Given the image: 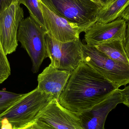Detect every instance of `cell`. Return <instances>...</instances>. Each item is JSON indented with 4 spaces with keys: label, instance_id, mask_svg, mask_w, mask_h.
Segmentation results:
<instances>
[{
    "label": "cell",
    "instance_id": "1",
    "mask_svg": "<svg viewBox=\"0 0 129 129\" xmlns=\"http://www.w3.org/2000/svg\"><path fill=\"white\" fill-rule=\"evenodd\" d=\"M117 89L82 61L71 73L57 100L63 107L77 115L91 109Z\"/></svg>",
    "mask_w": 129,
    "mask_h": 129
},
{
    "label": "cell",
    "instance_id": "2",
    "mask_svg": "<svg viewBox=\"0 0 129 129\" xmlns=\"http://www.w3.org/2000/svg\"><path fill=\"white\" fill-rule=\"evenodd\" d=\"M53 99L36 88L23 96L0 114V120L12 129H22L34 123Z\"/></svg>",
    "mask_w": 129,
    "mask_h": 129
},
{
    "label": "cell",
    "instance_id": "3",
    "mask_svg": "<svg viewBox=\"0 0 129 129\" xmlns=\"http://www.w3.org/2000/svg\"><path fill=\"white\" fill-rule=\"evenodd\" d=\"M48 10L59 17L76 25L85 32L97 21L104 7L92 0H39Z\"/></svg>",
    "mask_w": 129,
    "mask_h": 129
},
{
    "label": "cell",
    "instance_id": "4",
    "mask_svg": "<svg viewBox=\"0 0 129 129\" xmlns=\"http://www.w3.org/2000/svg\"><path fill=\"white\" fill-rule=\"evenodd\" d=\"M46 31L30 16L22 20L19 26L17 39L28 54L32 63V71L38 73L48 57Z\"/></svg>",
    "mask_w": 129,
    "mask_h": 129
},
{
    "label": "cell",
    "instance_id": "5",
    "mask_svg": "<svg viewBox=\"0 0 129 129\" xmlns=\"http://www.w3.org/2000/svg\"><path fill=\"white\" fill-rule=\"evenodd\" d=\"M83 61L119 88L129 84V66L113 60L94 46L82 45Z\"/></svg>",
    "mask_w": 129,
    "mask_h": 129
},
{
    "label": "cell",
    "instance_id": "6",
    "mask_svg": "<svg viewBox=\"0 0 129 129\" xmlns=\"http://www.w3.org/2000/svg\"><path fill=\"white\" fill-rule=\"evenodd\" d=\"M45 39L48 57L55 68L72 73L83 61V44L80 39L61 42L46 34Z\"/></svg>",
    "mask_w": 129,
    "mask_h": 129
},
{
    "label": "cell",
    "instance_id": "7",
    "mask_svg": "<svg viewBox=\"0 0 129 129\" xmlns=\"http://www.w3.org/2000/svg\"><path fill=\"white\" fill-rule=\"evenodd\" d=\"M42 129H83L78 117L53 99L34 122Z\"/></svg>",
    "mask_w": 129,
    "mask_h": 129
},
{
    "label": "cell",
    "instance_id": "8",
    "mask_svg": "<svg viewBox=\"0 0 129 129\" xmlns=\"http://www.w3.org/2000/svg\"><path fill=\"white\" fill-rule=\"evenodd\" d=\"M23 19V9L17 1L0 14V39L7 55L16 50L18 28Z\"/></svg>",
    "mask_w": 129,
    "mask_h": 129
},
{
    "label": "cell",
    "instance_id": "9",
    "mask_svg": "<svg viewBox=\"0 0 129 129\" xmlns=\"http://www.w3.org/2000/svg\"><path fill=\"white\" fill-rule=\"evenodd\" d=\"M123 103L121 89H117L91 109L76 115L83 129H105V124L109 113Z\"/></svg>",
    "mask_w": 129,
    "mask_h": 129
},
{
    "label": "cell",
    "instance_id": "10",
    "mask_svg": "<svg viewBox=\"0 0 129 129\" xmlns=\"http://www.w3.org/2000/svg\"><path fill=\"white\" fill-rule=\"evenodd\" d=\"M126 22L119 18L107 23L96 22L85 31L84 39L86 44L95 46L116 39L125 41Z\"/></svg>",
    "mask_w": 129,
    "mask_h": 129
},
{
    "label": "cell",
    "instance_id": "11",
    "mask_svg": "<svg viewBox=\"0 0 129 129\" xmlns=\"http://www.w3.org/2000/svg\"><path fill=\"white\" fill-rule=\"evenodd\" d=\"M39 2L47 34L61 42L79 39L80 35L82 32L76 25L57 16Z\"/></svg>",
    "mask_w": 129,
    "mask_h": 129
},
{
    "label": "cell",
    "instance_id": "12",
    "mask_svg": "<svg viewBox=\"0 0 129 129\" xmlns=\"http://www.w3.org/2000/svg\"><path fill=\"white\" fill-rule=\"evenodd\" d=\"M71 73L55 68L50 64L38 75L37 88L41 91L52 95L58 99Z\"/></svg>",
    "mask_w": 129,
    "mask_h": 129
},
{
    "label": "cell",
    "instance_id": "13",
    "mask_svg": "<svg viewBox=\"0 0 129 129\" xmlns=\"http://www.w3.org/2000/svg\"><path fill=\"white\" fill-rule=\"evenodd\" d=\"M113 60L129 66V59L125 50L124 42L116 39L94 46Z\"/></svg>",
    "mask_w": 129,
    "mask_h": 129
},
{
    "label": "cell",
    "instance_id": "14",
    "mask_svg": "<svg viewBox=\"0 0 129 129\" xmlns=\"http://www.w3.org/2000/svg\"><path fill=\"white\" fill-rule=\"evenodd\" d=\"M129 6V0H115L101 9L97 16L96 22L105 23L121 18Z\"/></svg>",
    "mask_w": 129,
    "mask_h": 129
},
{
    "label": "cell",
    "instance_id": "15",
    "mask_svg": "<svg viewBox=\"0 0 129 129\" xmlns=\"http://www.w3.org/2000/svg\"><path fill=\"white\" fill-rule=\"evenodd\" d=\"M19 3L27 8L30 16L44 29V21L39 0H19Z\"/></svg>",
    "mask_w": 129,
    "mask_h": 129
},
{
    "label": "cell",
    "instance_id": "16",
    "mask_svg": "<svg viewBox=\"0 0 129 129\" xmlns=\"http://www.w3.org/2000/svg\"><path fill=\"white\" fill-rule=\"evenodd\" d=\"M24 94H17L0 90V114L4 112L19 100Z\"/></svg>",
    "mask_w": 129,
    "mask_h": 129
},
{
    "label": "cell",
    "instance_id": "17",
    "mask_svg": "<svg viewBox=\"0 0 129 129\" xmlns=\"http://www.w3.org/2000/svg\"><path fill=\"white\" fill-rule=\"evenodd\" d=\"M11 74V69L10 62L0 39V84L7 79Z\"/></svg>",
    "mask_w": 129,
    "mask_h": 129
},
{
    "label": "cell",
    "instance_id": "18",
    "mask_svg": "<svg viewBox=\"0 0 129 129\" xmlns=\"http://www.w3.org/2000/svg\"><path fill=\"white\" fill-rule=\"evenodd\" d=\"M123 89H121V92L123 98V104L129 107V84Z\"/></svg>",
    "mask_w": 129,
    "mask_h": 129
},
{
    "label": "cell",
    "instance_id": "19",
    "mask_svg": "<svg viewBox=\"0 0 129 129\" xmlns=\"http://www.w3.org/2000/svg\"><path fill=\"white\" fill-rule=\"evenodd\" d=\"M17 0H0V14L8 8L13 2Z\"/></svg>",
    "mask_w": 129,
    "mask_h": 129
},
{
    "label": "cell",
    "instance_id": "20",
    "mask_svg": "<svg viewBox=\"0 0 129 129\" xmlns=\"http://www.w3.org/2000/svg\"><path fill=\"white\" fill-rule=\"evenodd\" d=\"M126 29L125 39L124 41L125 50L129 59V19L126 20Z\"/></svg>",
    "mask_w": 129,
    "mask_h": 129
},
{
    "label": "cell",
    "instance_id": "21",
    "mask_svg": "<svg viewBox=\"0 0 129 129\" xmlns=\"http://www.w3.org/2000/svg\"><path fill=\"white\" fill-rule=\"evenodd\" d=\"M121 18L125 20L126 21L129 19V6L123 13Z\"/></svg>",
    "mask_w": 129,
    "mask_h": 129
},
{
    "label": "cell",
    "instance_id": "22",
    "mask_svg": "<svg viewBox=\"0 0 129 129\" xmlns=\"http://www.w3.org/2000/svg\"><path fill=\"white\" fill-rule=\"evenodd\" d=\"M22 129H42L38 126L35 123H32L29 125L28 126L25 127Z\"/></svg>",
    "mask_w": 129,
    "mask_h": 129
},
{
    "label": "cell",
    "instance_id": "23",
    "mask_svg": "<svg viewBox=\"0 0 129 129\" xmlns=\"http://www.w3.org/2000/svg\"><path fill=\"white\" fill-rule=\"evenodd\" d=\"M103 7H105L107 6L110 4L111 0H98Z\"/></svg>",
    "mask_w": 129,
    "mask_h": 129
},
{
    "label": "cell",
    "instance_id": "24",
    "mask_svg": "<svg viewBox=\"0 0 129 129\" xmlns=\"http://www.w3.org/2000/svg\"><path fill=\"white\" fill-rule=\"evenodd\" d=\"M0 129H10L8 128L7 126L4 125L2 124V122L0 120Z\"/></svg>",
    "mask_w": 129,
    "mask_h": 129
},
{
    "label": "cell",
    "instance_id": "25",
    "mask_svg": "<svg viewBox=\"0 0 129 129\" xmlns=\"http://www.w3.org/2000/svg\"><path fill=\"white\" fill-rule=\"evenodd\" d=\"M92 1H94L95 2H97V3H100V4H101L98 0H92Z\"/></svg>",
    "mask_w": 129,
    "mask_h": 129
},
{
    "label": "cell",
    "instance_id": "26",
    "mask_svg": "<svg viewBox=\"0 0 129 129\" xmlns=\"http://www.w3.org/2000/svg\"><path fill=\"white\" fill-rule=\"evenodd\" d=\"M115 0H111L110 2V3H112V2H113L114 1H115Z\"/></svg>",
    "mask_w": 129,
    "mask_h": 129
},
{
    "label": "cell",
    "instance_id": "27",
    "mask_svg": "<svg viewBox=\"0 0 129 129\" xmlns=\"http://www.w3.org/2000/svg\"><path fill=\"white\" fill-rule=\"evenodd\" d=\"M17 1H18V2H19V0H17Z\"/></svg>",
    "mask_w": 129,
    "mask_h": 129
}]
</instances>
